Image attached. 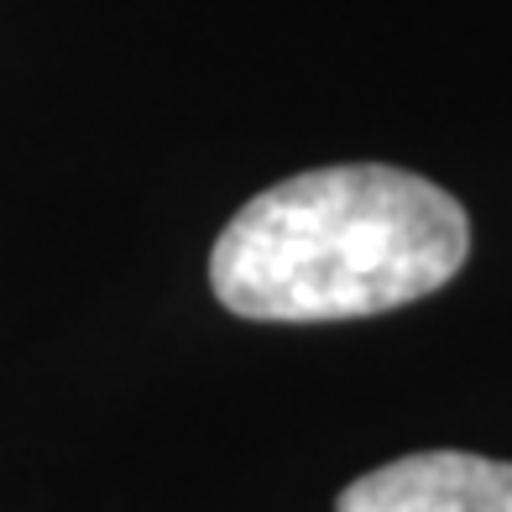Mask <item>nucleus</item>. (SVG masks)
I'll return each mask as SVG.
<instances>
[{
    "mask_svg": "<svg viewBox=\"0 0 512 512\" xmlns=\"http://www.w3.org/2000/svg\"><path fill=\"white\" fill-rule=\"evenodd\" d=\"M335 512H512V465L465 450L403 455L345 486Z\"/></svg>",
    "mask_w": 512,
    "mask_h": 512,
    "instance_id": "obj_2",
    "label": "nucleus"
},
{
    "mask_svg": "<svg viewBox=\"0 0 512 512\" xmlns=\"http://www.w3.org/2000/svg\"><path fill=\"white\" fill-rule=\"evenodd\" d=\"M465 256L471 220L439 183L345 162L256 194L209 251V288L262 324L366 319L439 293Z\"/></svg>",
    "mask_w": 512,
    "mask_h": 512,
    "instance_id": "obj_1",
    "label": "nucleus"
}]
</instances>
